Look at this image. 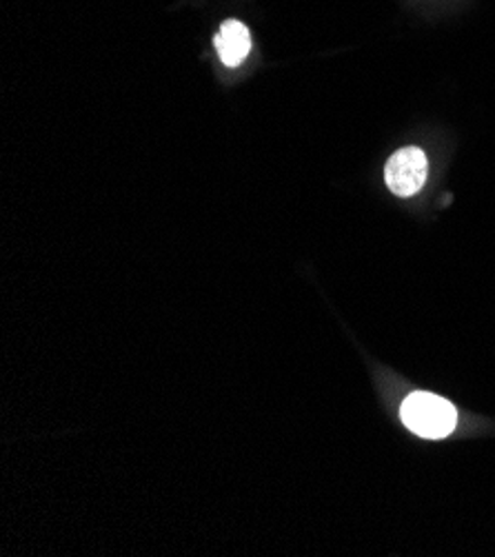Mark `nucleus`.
Segmentation results:
<instances>
[{
	"mask_svg": "<svg viewBox=\"0 0 495 557\" xmlns=\"http://www.w3.org/2000/svg\"><path fill=\"white\" fill-rule=\"evenodd\" d=\"M213 45L220 53V61H223L227 67H238L247 59V53L251 49V36L240 21H225Z\"/></svg>",
	"mask_w": 495,
	"mask_h": 557,
	"instance_id": "7ed1b4c3",
	"label": "nucleus"
},
{
	"mask_svg": "<svg viewBox=\"0 0 495 557\" xmlns=\"http://www.w3.org/2000/svg\"><path fill=\"white\" fill-rule=\"evenodd\" d=\"M426 172H429V162L424 151L418 147H405V149H398L389 158L387 166H384V181H387V187L396 196L409 198L424 187Z\"/></svg>",
	"mask_w": 495,
	"mask_h": 557,
	"instance_id": "f03ea898",
	"label": "nucleus"
},
{
	"mask_svg": "<svg viewBox=\"0 0 495 557\" xmlns=\"http://www.w3.org/2000/svg\"><path fill=\"white\" fill-rule=\"evenodd\" d=\"M400 416L407 429L426 440L447 437L458 424V411L449 400L424 392L411 394L405 400Z\"/></svg>",
	"mask_w": 495,
	"mask_h": 557,
	"instance_id": "f257e3e1",
	"label": "nucleus"
}]
</instances>
